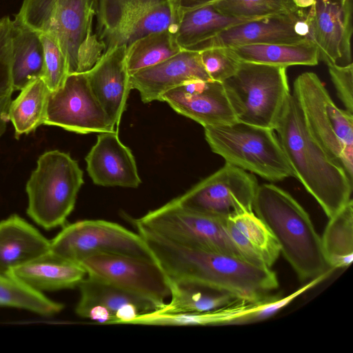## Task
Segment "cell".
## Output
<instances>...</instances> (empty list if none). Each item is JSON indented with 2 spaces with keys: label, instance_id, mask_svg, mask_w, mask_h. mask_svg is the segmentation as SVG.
Listing matches in <instances>:
<instances>
[{
  "label": "cell",
  "instance_id": "cell-17",
  "mask_svg": "<svg viewBox=\"0 0 353 353\" xmlns=\"http://www.w3.org/2000/svg\"><path fill=\"white\" fill-rule=\"evenodd\" d=\"M307 13L298 12L249 20L225 29L196 46L200 51L211 47H234L250 44L298 43L310 39Z\"/></svg>",
  "mask_w": 353,
  "mask_h": 353
},
{
  "label": "cell",
  "instance_id": "cell-21",
  "mask_svg": "<svg viewBox=\"0 0 353 353\" xmlns=\"http://www.w3.org/2000/svg\"><path fill=\"white\" fill-rule=\"evenodd\" d=\"M87 171L94 183L136 188L141 183L134 157L118 132H99L85 157Z\"/></svg>",
  "mask_w": 353,
  "mask_h": 353
},
{
  "label": "cell",
  "instance_id": "cell-27",
  "mask_svg": "<svg viewBox=\"0 0 353 353\" xmlns=\"http://www.w3.org/2000/svg\"><path fill=\"white\" fill-rule=\"evenodd\" d=\"M12 79L14 91L21 90L30 81L41 78L43 50L39 34L12 20Z\"/></svg>",
  "mask_w": 353,
  "mask_h": 353
},
{
  "label": "cell",
  "instance_id": "cell-7",
  "mask_svg": "<svg viewBox=\"0 0 353 353\" xmlns=\"http://www.w3.org/2000/svg\"><path fill=\"white\" fill-rule=\"evenodd\" d=\"M292 94L299 102L312 137L353 182V115L339 108L316 74L295 79Z\"/></svg>",
  "mask_w": 353,
  "mask_h": 353
},
{
  "label": "cell",
  "instance_id": "cell-4",
  "mask_svg": "<svg viewBox=\"0 0 353 353\" xmlns=\"http://www.w3.org/2000/svg\"><path fill=\"white\" fill-rule=\"evenodd\" d=\"M98 0H23L14 20L54 38L65 54L69 72H86L105 52L93 32Z\"/></svg>",
  "mask_w": 353,
  "mask_h": 353
},
{
  "label": "cell",
  "instance_id": "cell-40",
  "mask_svg": "<svg viewBox=\"0 0 353 353\" xmlns=\"http://www.w3.org/2000/svg\"><path fill=\"white\" fill-rule=\"evenodd\" d=\"M294 4L300 9H305L307 8H310L313 3L314 0H292Z\"/></svg>",
  "mask_w": 353,
  "mask_h": 353
},
{
  "label": "cell",
  "instance_id": "cell-2",
  "mask_svg": "<svg viewBox=\"0 0 353 353\" xmlns=\"http://www.w3.org/2000/svg\"><path fill=\"white\" fill-rule=\"evenodd\" d=\"M274 130L294 177L332 217L351 199L353 182L312 137L292 94Z\"/></svg>",
  "mask_w": 353,
  "mask_h": 353
},
{
  "label": "cell",
  "instance_id": "cell-25",
  "mask_svg": "<svg viewBox=\"0 0 353 353\" xmlns=\"http://www.w3.org/2000/svg\"><path fill=\"white\" fill-rule=\"evenodd\" d=\"M178 19L174 33L182 49L193 50L196 46L212 39L241 19L219 11L213 2L188 8H176Z\"/></svg>",
  "mask_w": 353,
  "mask_h": 353
},
{
  "label": "cell",
  "instance_id": "cell-16",
  "mask_svg": "<svg viewBox=\"0 0 353 353\" xmlns=\"http://www.w3.org/2000/svg\"><path fill=\"white\" fill-rule=\"evenodd\" d=\"M78 287L76 314L99 324H130L142 314L160 310L144 297L87 275Z\"/></svg>",
  "mask_w": 353,
  "mask_h": 353
},
{
  "label": "cell",
  "instance_id": "cell-20",
  "mask_svg": "<svg viewBox=\"0 0 353 353\" xmlns=\"http://www.w3.org/2000/svg\"><path fill=\"white\" fill-rule=\"evenodd\" d=\"M125 51V46L106 49L94 65L85 72L94 95L117 128L132 90Z\"/></svg>",
  "mask_w": 353,
  "mask_h": 353
},
{
  "label": "cell",
  "instance_id": "cell-35",
  "mask_svg": "<svg viewBox=\"0 0 353 353\" xmlns=\"http://www.w3.org/2000/svg\"><path fill=\"white\" fill-rule=\"evenodd\" d=\"M202 65L211 80L223 82L234 75L241 61L226 47H211L199 51Z\"/></svg>",
  "mask_w": 353,
  "mask_h": 353
},
{
  "label": "cell",
  "instance_id": "cell-38",
  "mask_svg": "<svg viewBox=\"0 0 353 353\" xmlns=\"http://www.w3.org/2000/svg\"><path fill=\"white\" fill-rule=\"evenodd\" d=\"M12 101V95L0 98V138L6 131L7 124L9 121L8 109Z\"/></svg>",
  "mask_w": 353,
  "mask_h": 353
},
{
  "label": "cell",
  "instance_id": "cell-23",
  "mask_svg": "<svg viewBox=\"0 0 353 353\" xmlns=\"http://www.w3.org/2000/svg\"><path fill=\"white\" fill-rule=\"evenodd\" d=\"M50 241L17 214L0 221V274L48 252Z\"/></svg>",
  "mask_w": 353,
  "mask_h": 353
},
{
  "label": "cell",
  "instance_id": "cell-3",
  "mask_svg": "<svg viewBox=\"0 0 353 353\" xmlns=\"http://www.w3.org/2000/svg\"><path fill=\"white\" fill-rule=\"evenodd\" d=\"M252 210L268 228L301 281H310L332 270L324 258L321 236L309 214L288 192L271 183L259 185Z\"/></svg>",
  "mask_w": 353,
  "mask_h": 353
},
{
  "label": "cell",
  "instance_id": "cell-11",
  "mask_svg": "<svg viewBox=\"0 0 353 353\" xmlns=\"http://www.w3.org/2000/svg\"><path fill=\"white\" fill-rule=\"evenodd\" d=\"M50 250L78 263L96 254H116L154 260L138 232L105 220H82L65 225L50 241Z\"/></svg>",
  "mask_w": 353,
  "mask_h": 353
},
{
  "label": "cell",
  "instance_id": "cell-34",
  "mask_svg": "<svg viewBox=\"0 0 353 353\" xmlns=\"http://www.w3.org/2000/svg\"><path fill=\"white\" fill-rule=\"evenodd\" d=\"M43 50L41 79L50 92L61 88L70 74L67 58L59 42L52 37L39 34Z\"/></svg>",
  "mask_w": 353,
  "mask_h": 353
},
{
  "label": "cell",
  "instance_id": "cell-31",
  "mask_svg": "<svg viewBox=\"0 0 353 353\" xmlns=\"http://www.w3.org/2000/svg\"><path fill=\"white\" fill-rule=\"evenodd\" d=\"M182 50L174 33L170 30L149 34L126 47L128 72L131 76L174 56Z\"/></svg>",
  "mask_w": 353,
  "mask_h": 353
},
{
  "label": "cell",
  "instance_id": "cell-24",
  "mask_svg": "<svg viewBox=\"0 0 353 353\" xmlns=\"http://www.w3.org/2000/svg\"><path fill=\"white\" fill-rule=\"evenodd\" d=\"M225 226L232 241L246 261L271 268L279 258L281 252L277 241L254 212L227 219Z\"/></svg>",
  "mask_w": 353,
  "mask_h": 353
},
{
  "label": "cell",
  "instance_id": "cell-10",
  "mask_svg": "<svg viewBox=\"0 0 353 353\" xmlns=\"http://www.w3.org/2000/svg\"><path fill=\"white\" fill-rule=\"evenodd\" d=\"M130 221L173 242L245 260L228 234L226 220L187 210L175 199Z\"/></svg>",
  "mask_w": 353,
  "mask_h": 353
},
{
  "label": "cell",
  "instance_id": "cell-6",
  "mask_svg": "<svg viewBox=\"0 0 353 353\" xmlns=\"http://www.w3.org/2000/svg\"><path fill=\"white\" fill-rule=\"evenodd\" d=\"M83 183V171L68 153L45 152L26 183L27 214L46 230L63 225Z\"/></svg>",
  "mask_w": 353,
  "mask_h": 353
},
{
  "label": "cell",
  "instance_id": "cell-30",
  "mask_svg": "<svg viewBox=\"0 0 353 353\" xmlns=\"http://www.w3.org/2000/svg\"><path fill=\"white\" fill-rule=\"evenodd\" d=\"M170 301L159 310L162 312H205L222 307L237 299L229 294L192 282L170 280Z\"/></svg>",
  "mask_w": 353,
  "mask_h": 353
},
{
  "label": "cell",
  "instance_id": "cell-26",
  "mask_svg": "<svg viewBox=\"0 0 353 353\" xmlns=\"http://www.w3.org/2000/svg\"><path fill=\"white\" fill-rule=\"evenodd\" d=\"M228 48L243 62L288 68L296 65H316L319 61L318 48L310 39L298 43L250 44Z\"/></svg>",
  "mask_w": 353,
  "mask_h": 353
},
{
  "label": "cell",
  "instance_id": "cell-14",
  "mask_svg": "<svg viewBox=\"0 0 353 353\" xmlns=\"http://www.w3.org/2000/svg\"><path fill=\"white\" fill-rule=\"evenodd\" d=\"M44 125L79 134L114 131V125L94 95L85 72L69 74L61 88L50 92Z\"/></svg>",
  "mask_w": 353,
  "mask_h": 353
},
{
  "label": "cell",
  "instance_id": "cell-18",
  "mask_svg": "<svg viewBox=\"0 0 353 353\" xmlns=\"http://www.w3.org/2000/svg\"><path fill=\"white\" fill-rule=\"evenodd\" d=\"M180 114L203 127L230 123L236 121L223 83L212 80H194L173 88L162 97Z\"/></svg>",
  "mask_w": 353,
  "mask_h": 353
},
{
  "label": "cell",
  "instance_id": "cell-12",
  "mask_svg": "<svg viewBox=\"0 0 353 353\" xmlns=\"http://www.w3.org/2000/svg\"><path fill=\"white\" fill-rule=\"evenodd\" d=\"M256 177L225 163L185 194L176 199L183 208L221 220L253 212L258 187Z\"/></svg>",
  "mask_w": 353,
  "mask_h": 353
},
{
  "label": "cell",
  "instance_id": "cell-1",
  "mask_svg": "<svg viewBox=\"0 0 353 353\" xmlns=\"http://www.w3.org/2000/svg\"><path fill=\"white\" fill-rule=\"evenodd\" d=\"M131 223L170 280L192 282L248 300L261 297L279 287L277 276L270 268L224 253L181 245Z\"/></svg>",
  "mask_w": 353,
  "mask_h": 353
},
{
  "label": "cell",
  "instance_id": "cell-37",
  "mask_svg": "<svg viewBox=\"0 0 353 353\" xmlns=\"http://www.w3.org/2000/svg\"><path fill=\"white\" fill-rule=\"evenodd\" d=\"M10 26L0 37V98L12 95L14 92L12 79V51Z\"/></svg>",
  "mask_w": 353,
  "mask_h": 353
},
{
  "label": "cell",
  "instance_id": "cell-39",
  "mask_svg": "<svg viewBox=\"0 0 353 353\" xmlns=\"http://www.w3.org/2000/svg\"><path fill=\"white\" fill-rule=\"evenodd\" d=\"M12 20L8 16L3 17L0 19V37L9 28Z\"/></svg>",
  "mask_w": 353,
  "mask_h": 353
},
{
  "label": "cell",
  "instance_id": "cell-36",
  "mask_svg": "<svg viewBox=\"0 0 353 353\" xmlns=\"http://www.w3.org/2000/svg\"><path fill=\"white\" fill-rule=\"evenodd\" d=\"M331 80L345 110L353 113V63L345 66L327 65Z\"/></svg>",
  "mask_w": 353,
  "mask_h": 353
},
{
  "label": "cell",
  "instance_id": "cell-19",
  "mask_svg": "<svg viewBox=\"0 0 353 353\" xmlns=\"http://www.w3.org/2000/svg\"><path fill=\"white\" fill-rule=\"evenodd\" d=\"M211 80L201 60L200 52L183 49L174 56L130 76L131 88L141 101H160L166 92L194 80Z\"/></svg>",
  "mask_w": 353,
  "mask_h": 353
},
{
  "label": "cell",
  "instance_id": "cell-13",
  "mask_svg": "<svg viewBox=\"0 0 353 353\" xmlns=\"http://www.w3.org/2000/svg\"><path fill=\"white\" fill-rule=\"evenodd\" d=\"M86 275L144 297L160 310L170 296V280L154 260L116 254H96L78 263Z\"/></svg>",
  "mask_w": 353,
  "mask_h": 353
},
{
  "label": "cell",
  "instance_id": "cell-33",
  "mask_svg": "<svg viewBox=\"0 0 353 353\" xmlns=\"http://www.w3.org/2000/svg\"><path fill=\"white\" fill-rule=\"evenodd\" d=\"M213 3L221 13L245 20L290 14L302 10L292 0H216Z\"/></svg>",
  "mask_w": 353,
  "mask_h": 353
},
{
  "label": "cell",
  "instance_id": "cell-9",
  "mask_svg": "<svg viewBox=\"0 0 353 353\" xmlns=\"http://www.w3.org/2000/svg\"><path fill=\"white\" fill-rule=\"evenodd\" d=\"M177 12L174 0H98L97 34L105 50L127 47L153 32L174 33Z\"/></svg>",
  "mask_w": 353,
  "mask_h": 353
},
{
  "label": "cell",
  "instance_id": "cell-32",
  "mask_svg": "<svg viewBox=\"0 0 353 353\" xmlns=\"http://www.w3.org/2000/svg\"><path fill=\"white\" fill-rule=\"evenodd\" d=\"M0 306L23 309L44 316L59 313L63 305L18 280L0 274Z\"/></svg>",
  "mask_w": 353,
  "mask_h": 353
},
{
  "label": "cell",
  "instance_id": "cell-29",
  "mask_svg": "<svg viewBox=\"0 0 353 353\" xmlns=\"http://www.w3.org/2000/svg\"><path fill=\"white\" fill-rule=\"evenodd\" d=\"M324 258L332 270L349 267L353 260V201L351 199L329 221L321 237Z\"/></svg>",
  "mask_w": 353,
  "mask_h": 353
},
{
  "label": "cell",
  "instance_id": "cell-15",
  "mask_svg": "<svg viewBox=\"0 0 353 353\" xmlns=\"http://www.w3.org/2000/svg\"><path fill=\"white\" fill-rule=\"evenodd\" d=\"M352 0H314L307 13L311 40L327 65L352 63Z\"/></svg>",
  "mask_w": 353,
  "mask_h": 353
},
{
  "label": "cell",
  "instance_id": "cell-28",
  "mask_svg": "<svg viewBox=\"0 0 353 353\" xmlns=\"http://www.w3.org/2000/svg\"><path fill=\"white\" fill-rule=\"evenodd\" d=\"M50 90L41 78L28 83L19 95L11 101L8 118L14 128L16 137L34 131L44 125Z\"/></svg>",
  "mask_w": 353,
  "mask_h": 353
},
{
  "label": "cell",
  "instance_id": "cell-5",
  "mask_svg": "<svg viewBox=\"0 0 353 353\" xmlns=\"http://www.w3.org/2000/svg\"><path fill=\"white\" fill-rule=\"evenodd\" d=\"M203 128L212 151L227 163L270 181L294 177L273 130L238 121Z\"/></svg>",
  "mask_w": 353,
  "mask_h": 353
},
{
  "label": "cell",
  "instance_id": "cell-22",
  "mask_svg": "<svg viewBox=\"0 0 353 353\" xmlns=\"http://www.w3.org/2000/svg\"><path fill=\"white\" fill-rule=\"evenodd\" d=\"M7 275L40 292L78 287L86 276L79 264L65 259L50 250L9 270Z\"/></svg>",
  "mask_w": 353,
  "mask_h": 353
},
{
  "label": "cell",
  "instance_id": "cell-8",
  "mask_svg": "<svg viewBox=\"0 0 353 353\" xmlns=\"http://www.w3.org/2000/svg\"><path fill=\"white\" fill-rule=\"evenodd\" d=\"M285 67L241 61L222 82L238 121L275 130L290 94Z\"/></svg>",
  "mask_w": 353,
  "mask_h": 353
}]
</instances>
